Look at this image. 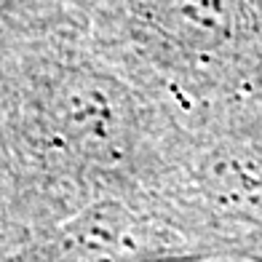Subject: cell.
<instances>
[{
	"label": "cell",
	"instance_id": "2",
	"mask_svg": "<svg viewBox=\"0 0 262 262\" xmlns=\"http://www.w3.org/2000/svg\"><path fill=\"white\" fill-rule=\"evenodd\" d=\"M126 8L145 46L187 73L230 64L252 40L244 0H126Z\"/></svg>",
	"mask_w": 262,
	"mask_h": 262
},
{
	"label": "cell",
	"instance_id": "3",
	"mask_svg": "<svg viewBox=\"0 0 262 262\" xmlns=\"http://www.w3.org/2000/svg\"><path fill=\"white\" fill-rule=\"evenodd\" d=\"M201 257L169 225L118 201H99L67 220L43 262H185Z\"/></svg>",
	"mask_w": 262,
	"mask_h": 262
},
{
	"label": "cell",
	"instance_id": "1",
	"mask_svg": "<svg viewBox=\"0 0 262 262\" xmlns=\"http://www.w3.org/2000/svg\"><path fill=\"white\" fill-rule=\"evenodd\" d=\"M134 97L121 80L91 67H64L49 91L54 139L70 156L97 166L128 158L139 139Z\"/></svg>",
	"mask_w": 262,
	"mask_h": 262
}]
</instances>
